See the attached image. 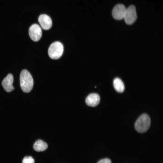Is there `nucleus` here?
<instances>
[{"label": "nucleus", "instance_id": "obj_3", "mask_svg": "<svg viewBox=\"0 0 163 163\" xmlns=\"http://www.w3.org/2000/svg\"><path fill=\"white\" fill-rule=\"evenodd\" d=\"M63 50V46L61 42H55L52 43L49 47L48 55L52 59H57L62 56Z\"/></svg>", "mask_w": 163, "mask_h": 163}, {"label": "nucleus", "instance_id": "obj_1", "mask_svg": "<svg viewBox=\"0 0 163 163\" xmlns=\"http://www.w3.org/2000/svg\"><path fill=\"white\" fill-rule=\"evenodd\" d=\"M20 84L22 91L25 93H28L32 90L34 81L30 73L27 70H22L20 74Z\"/></svg>", "mask_w": 163, "mask_h": 163}, {"label": "nucleus", "instance_id": "obj_5", "mask_svg": "<svg viewBox=\"0 0 163 163\" xmlns=\"http://www.w3.org/2000/svg\"><path fill=\"white\" fill-rule=\"evenodd\" d=\"M29 34L30 37L33 41H38L42 35L41 28L38 24H34L30 27Z\"/></svg>", "mask_w": 163, "mask_h": 163}, {"label": "nucleus", "instance_id": "obj_10", "mask_svg": "<svg viewBox=\"0 0 163 163\" xmlns=\"http://www.w3.org/2000/svg\"><path fill=\"white\" fill-rule=\"evenodd\" d=\"M33 148L34 150L36 151H43L48 148V145L43 141L41 140H38L34 143Z\"/></svg>", "mask_w": 163, "mask_h": 163}, {"label": "nucleus", "instance_id": "obj_8", "mask_svg": "<svg viewBox=\"0 0 163 163\" xmlns=\"http://www.w3.org/2000/svg\"><path fill=\"white\" fill-rule=\"evenodd\" d=\"M13 81V77L11 74H8L3 80L2 86L7 92H9L14 90V88L12 85Z\"/></svg>", "mask_w": 163, "mask_h": 163}, {"label": "nucleus", "instance_id": "obj_2", "mask_svg": "<svg viewBox=\"0 0 163 163\" xmlns=\"http://www.w3.org/2000/svg\"><path fill=\"white\" fill-rule=\"evenodd\" d=\"M151 124L149 117L146 114L140 116L136 121L135 127L136 130L140 133L146 132L149 128Z\"/></svg>", "mask_w": 163, "mask_h": 163}, {"label": "nucleus", "instance_id": "obj_4", "mask_svg": "<svg viewBox=\"0 0 163 163\" xmlns=\"http://www.w3.org/2000/svg\"><path fill=\"white\" fill-rule=\"evenodd\" d=\"M137 18V13L135 6L131 5L127 9L124 18L125 23L128 25L133 24Z\"/></svg>", "mask_w": 163, "mask_h": 163}, {"label": "nucleus", "instance_id": "obj_13", "mask_svg": "<svg viewBox=\"0 0 163 163\" xmlns=\"http://www.w3.org/2000/svg\"><path fill=\"white\" fill-rule=\"evenodd\" d=\"M97 163H111V162L110 159L106 158L100 160Z\"/></svg>", "mask_w": 163, "mask_h": 163}, {"label": "nucleus", "instance_id": "obj_12", "mask_svg": "<svg viewBox=\"0 0 163 163\" xmlns=\"http://www.w3.org/2000/svg\"><path fill=\"white\" fill-rule=\"evenodd\" d=\"M34 160L31 156H26L22 160V163H34Z\"/></svg>", "mask_w": 163, "mask_h": 163}, {"label": "nucleus", "instance_id": "obj_9", "mask_svg": "<svg viewBox=\"0 0 163 163\" xmlns=\"http://www.w3.org/2000/svg\"><path fill=\"white\" fill-rule=\"evenodd\" d=\"M100 97L98 94L92 93L87 97L85 102L88 106L93 107L98 105L100 102Z\"/></svg>", "mask_w": 163, "mask_h": 163}, {"label": "nucleus", "instance_id": "obj_6", "mask_svg": "<svg viewBox=\"0 0 163 163\" xmlns=\"http://www.w3.org/2000/svg\"><path fill=\"white\" fill-rule=\"evenodd\" d=\"M126 8L125 6L122 4L116 5L112 11L113 18L117 20H121L124 18Z\"/></svg>", "mask_w": 163, "mask_h": 163}, {"label": "nucleus", "instance_id": "obj_7", "mask_svg": "<svg viewBox=\"0 0 163 163\" xmlns=\"http://www.w3.org/2000/svg\"><path fill=\"white\" fill-rule=\"evenodd\" d=\"M38 21L42 28L44 30H49L52 26L51 19L46 14L40 15L38 18Z\"/></svg>", "mask_w": 163, "mask_h": 163}, {"label": "nucleus", "instance_id": "obj_11", "mask_svg": "<svg viewBox=\"0 0 163 163\" xmlns=\"http://www.w3.org/2000/svg\"><path fill=\"white\" fill-rule=\"evenodd\" d=\"M113 85L115 90L118 92L122 93L124 90L125 87L122 81L119 78H115L113 81Z\"/></svg>", "mask_w": 163, "mask_h": 163}]
</instances>
